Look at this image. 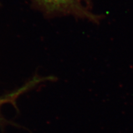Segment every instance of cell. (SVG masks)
Masks as SVG:
<instances>
[{
	"instance_id": "6da1fadb",
	"label": "cell",
	"mask_w": 133,
	"mask_h": 133,
	"mask_svg": "<svg viewBox=\"0 0 133 133\" xmlns=\"http://www.w3.org/2000/svg\"><path fill=\"white\" fill-rule=\"evenodd\" d=\"M44 14L51 16L72 15L97 22L99 17L88 7L89 0H31Z\"/></svg>"
}]
</instances>
